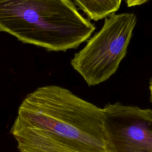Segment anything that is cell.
I'll return each mask as SVG.
<instances>
[{"label": "cell", "mask_w": 152, "mask_h": 152, "mask_svg": "<svg viewBox=\"0 0 152 152\" xmlns=\"http://www.w3.org/2000/svg\"><path fill=\"white\" fill-rule=\"evenodd\" d=\"M103 109L50 85L26 96L10 132L20 152H107Z\"/></svg>", "instance_id": "cell-1"}, {"label": "cell", "mask_w": 152, "mask_h": 152, "mask_svg": "<svg viewBox=\"0 0 152 152\" xmlns=\"http://www.w3.org/2000/svg\"><path fill=\"white\" fill-rule=\"evenodd\" d=\"M95 28L71 0H0V31L48 50L75 49Z\"/></svg>", "instance_id": "cell-2"}, {"label": "cell", "mask_w": 152, "mask_h": 152, "mask_svg": "<svg viewBox=\"0 0 152 152\" xmlns=\"http://www.w3.org/2000/svg\"><path fill=\"white\" fill-rule=\"evenodd\" d=\"M104 18L102 28L71 61L89 86L106 81L116 72L126 56L137 22L134 13H114Z\"/></svg>", "instance_id": "cell-3"}, {"label": "cell", "mask_w": 152, "mask_h": 152, "mask_svg": "<svg viewBox=\"0 0 152 152\" xmlns=\"http://www.w3.org/2000/svg\"><path fill=\"white\" fill-rule=\"evenodd\" d=\"M107 152H152V110L117 102L103 108Z\"/></svg>", "instance_id": "cell-4"}, {"label": "cell", "mask_w": 152, "mask_h": 152, "mask_svg": "<svg viewBox=\"0 0 152 152\" xmlns=\"http://www.w3.org/2000/svg\"><path fill=\"white\" fill-rule=\"evenodd\" d=\"M122 0H74L90 20L98 21L114 14L121 5Z\"/></svg>", "instance_id": "cell-5"}, {"label": "cell", "mask_w": 152, "mask_h": 152, "mask_svg": "<svg viewBox=\"0 0 152 152\" xmlns=\"http://www.w3.org/2000/svg\"><path fill=\"white\" fill-rule=\"evenodd\" d=\"M128 7H134L145 3L148 0H124Z\"/></svg>", "instance_id": "cell-6"}, {"label": "cell", "mask_w": 152, "mask_h": 152, "mask_svg": "<svg viewBox=\"0 0 152 152\" xmlns=\"http://www.w3.org/2000/svg\"><path fill=\"white\" fill-rule=\"evenodd\" d=\"M149 89H150V102L152 103V78L150 81V85H149Z\"/></svg>", "instance_id": "cell-7"}]
</instances>
